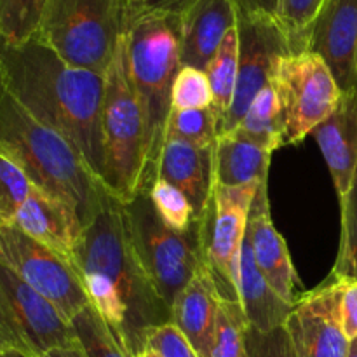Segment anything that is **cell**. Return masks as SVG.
Listing matches in <instances>:
<instances>
[{"mask_svg": "<svg viewBox=\"0 0 357 357\" xmlns=\"http://www.w3.org/2000/svg\"><path fill=\"white\" fill-rule=\"evenodd\" d=\"M246 236L253 248L255 261L265 281L271 284L279 298L284 300L289 305H295V286L298 282V275L293 267L284 239L272 223L267 181L258 187L257 197H255L250 218H248Z\"/></svg>", "mask_w": 357, "mask_h": 357, "instance_id": "9a60e30c", "label": "cell"}, {"mask_svg": "<svg viewBox=\"0 0 357 357\" xmlns=\"http://www.w3.org/2000/svg\"><path fill=\"white\" fill-rule=\"evenodd\" d=\"M181 66L204 70L211 63L225 35L237 26L234 0H194L180 16Z\"/></svg>", "mask_w": 357, "mask_h": 357, "instance_id": "e0dca14e", "label": "cell"}, {"mask_svg": "<svg viewBox=\"0 0 357 357\" xmlns=\"http://www.w3.org/2000/svg\"><path fill=\"white\" fill-rule=\"evenodd\" d=\"M206 73H208L209 84H211L213 110H215L216 121H218L220 136L227 114L232 107L237 75H239V33H237V26H234L225 35L218 51L206 68Z\"/></svg>", "mask_w": 357, "mask_h": 357, "instance_id": "cb8c5ba5", "label": "cell"}, {"mask_svg": "<svg viewBox=\"0 0 357 357\" xmlns=\"http://www.w3.org/2000/svg\"><path fill=\"white\" fill-rule=\"evenodd\" d=\"M7 351H10V349H9V345H7V342L3 340L2 333H0V352H7Z\"/></svg>", "mask_w": 357, "mask_h": 357, "instance_id": "7bdbcfd3", "label": "cell"}, {"mask_svg": "<svg viewBox=\"0 0 357 357\" xmlns=\"http://www.w3.org/2000/svg\"><path fill=\"white\" fill-rule=\"evenodd\" d=\"M124 16L139 13H164L181 16L194 0H121Z\"/></svg>", "mask_w": 357, "mask_h": 357, "instance_id": "8d00e7d4", "label": "cell"}, {"mask_svg": "<svg viewBox=\"0 0 357 357\" xmlns=\"http://www.w3.org/2000/svg\"><path fill=\"white\" fill-rule=\"evenodd\" d=\"M324 2L326 0H281L279 3L278 20L288 31L295 54L305 52V31L309 30Z\"/></svg>", "mask_w": 357, "mask_h": 357, "instance_id": "d6a6232c", "label": "cell"}, {"mask_svg": "<svg viewBox=\"0 0 357 357\" xmlns=\"http://www.w3.org/2000/svg\"><path fill=\"white\" fill-rule=\"evenodd\" d=\"M246 357H300V354L284 324L271 331L248 328Z\"/></svg>", "mask_w": 357, "mask_h": 357, "instance_id": "836d02e7", "label": "cell"}, {"mask_svg": "<svg viewBox=\"0 0 357 357\" xmlns=\"http://www.w3.org/2000/svg\"><path fill=\"white\" fill-rule=\"evenodd\" d=\"M146 347L155 351L160 357H199L183 333L173 323L155 328L149 335Z\"/></svg>", "mask_w": 357, "mask_h": 357, "instance_id": "e575fe53", "label": "cell"}, {"mask_svg": "<svg viewBox=\"0 0 357 357\" xmlns=\"http://www.w3.org/2000/svg\"><path fill=\"white\" fill-rule=\"evenodd\" d=\"M312 135L326 159L338 199L345 201L357 171V89L342 93L337 110Z\"/></svg>", "mask_w": 357, "mask_h": 357, "instance_id": "d6986e66", "label": "cell"}, {"mask_svg": "<svg viewBox=\"0 0 357 357\" xmlns=\"http://www.w3.org/2000/svg\"><path fill=\"white\" fill-rule=\"evenodd\" d=\"M72 326L86 357H132L119 344L115 335L93 305L73 317Z\"/></svg>", "mask_w": 357, "mask_h": 357, "instance_id": "4316f807", "label": "cell"}, {"mask_svg": "<svg viewBox=\"0 0 357 357\" xmlns=\"http://www.w3.org/2000/svg\"><path fill=\"white\" fill-rule=\"evenodd\" d=\"M213 107V91L208 73L194 66H181L171 91V108L201 110Z\"/></svg>", "mask_w": 357, "mask_h": 357, "instance_id": "1f68e13d", "label": "cell"}, {"mask_svg": "<svg viewBox=\"0 0 357 357\" xmlns=\"http://www.w3.org/2000/svg\"><path fill=\"white\" fill-rule=\"evenodd\" d=\"M122 206L139 261L160 298L171 309L197 268L204 264L197 220L187 232L171 229L160 218L145 190L129 202H122Z\"/></svg>", "mask_w": 357, "mask_h": 357, "instance_id": "52a82bcc", "label": "cell"}, {"mask_svg": "<svg viewBox=\"0 0 357 357\" xmlns=\"http://www.w3.org/2000/svg\"><path fill=\"white\" fill-rule=\"evenodd\" d=\"M122 38L129 77L145 121L146 164L142 190L150 192L157 180V166L166 142L171 91L181 68L180 16L164 13L128 14L124 16Z\"/></svg>", "mask_w": 357, "mask_h": 357, "instance_id": "277c9868", "label": "cell"}, {"mask_svg": "<svg viewBox=\"0 0 357 357\" xmlns=\"http://www.w3.org/2000/svg\"><path fill=\"white\" fill-rule=\"evenodd\" d=\"M135 357H160V356L157 354L155 351H152V349H149V347H146L145 351H142V352H139L138 356H135Z\"/></svg>", "mask_w": 357, "mask_h": 357, "instance_id": "ab89813d", "label": "cell"}, {"mask_svg": "<svg viewBox=\"0 0 357 357\" xmlns=\"http://www.w3.org/2000/svg\"><path fill=\"white\" fill-rule=\"evenodd\" d=\"M72 264L91 305L132 357L145 351L155 328L171 323V309L146 275L129 236L124 206L114 195L82 227Z\"/></svg>", "mask_w": 357, "mask_h": 357, "instance_id": "6da1fadb", "label": "cell"}, {"mask_svg": "<svg viewBox=\"0 0 357 357\" xmlns=\"http://www.w3.org/2000/svg\"><path fill=\"white\" fill-rule=\"evenodd\" d=\"M0 261L47 298L70 323L91 305L73 264L17 227H0Z\"/></svg>", "mask_w": 357, "mask_h": 357, "instance_id": "8fae6325", "label": "cell"}, {"mask_svg": "<svg viewBox=\"0 0 357 357\" xmlns=\"http://www.w3.org/2000/svg\"><path fill=\"white\" fill-rule=\"evenodd\" d=\"M271 152L229 135L216 139L215 181L225 187L267 181Z\"/></svg>", "mask_w": 357, "mask_h": 357, "instance_id": "7402d4cb", "label": "cell"}, {"mask_svg": "<svg viewBox=\"0 0 357 357\" xmlns=\"http://www.w3.org/2000/svg\"><path fill=\"white\" fill-rule=\"evenodd\" d=\"M166 139L194 143V145H215L218 139V121L213 107L201 110H174L167 117Z\"/></svg>", "mask_w": 357, "mask_h": 357, "instance_id": "83f0119b", "label": "cell"}, {"mask_svg": "<svg viewBox=\"0 0 357 357\" xmlns=\"http://www.w3.org/2000/svg\"><path fill=\"white\" fill-rule=\"evenodd\" d=\"M303 44L326 63L342 93L357 89V0H326Z\"/></svg>", "mask_w": 357, "mask_h": 357, "instance_id": "5bb4252c", "label": "cell"}, {"mask_svg": "<svg viewBox=\"0 0 357 357\" xmlns=\"http://www.w3.org/2000/svg\"><path fill=\"white\" fill-rule=\"evenodd\" d=\"M234 2H236L237 7H243V9L255 10V13H265L278 17L281 0H234Z\"/></svg>", "mask_w": 357, "mask_h": 357, "instance_id": "74e56055", "label": "cell"}, {"mask_svg": "<svg viewBox=\"0 0 357 357\" xmlns=\"http://www.w3.org/2000/svg\"><path fill=\"white\" fill-rule=\"evenodd\" d=\"M33 187L26 171L0 150V227L13 225Z\"/></svg>", "mask_w": 357, "mask_h": 357, "instance_id": "f1b7e54d", "label": "cell"}, {"mask_svg": "<svg viewBox=\"0 0 357 357\" xmlns=\"http://www.w3.org/2000/svg\"><path fill=\"white\" fill-rule=\"evenodd\" d=\"M149 195L159 216L171 229L178 230V232H187L192 229L195 222L194 208L180 188L171 185L169 181L157 178Z\"/></svg>", "mask_w": 357, "mask_h": 357, "instance_id": "4dcf8cb0", "label": "cell"}, {"mask_svg": "<svg viewBox=\"0 0 357 357\" xmlns=\"http://www.w3.org/2000/svg\"><path fill=\"white\" fill-rule=\"evenodd\" d=\"M215 145L166 139L160 152L157 178L169 181L187 195L195 218L204 213L215 187Z\"/></svg>", "mask_w": 357, "mask_h": 357, "instance_id": "ac0fdd59", "label": "cell"}, {"mask_svg": "<svg viewBox=\"0 0 357 357\" xmlns=\"http://www.w3.org/2000/svg\"><path fill=\"white\" fill-rule=\"evenodd\" d=\"M0 357H28V356L21 354V352H16V351H7V352H0Z\"/></svg>", "mask_w": 357, "mask_h": 357, "instance_id": "60d3db41", "label": "cell"}, {"mask_svg": "<svg viewBox=\"0 0 357 357\" xmlns=\"http://www.w3.org/2000/svg\"><path fill=\"white\" fill-rule=\"evenodd\" d=\"M282 108V146L296 145L338 108L342 91L319 56L296 52L282 56L271 75Z\"/></svg>", "mask_w": 357, "mask_h": 357, "instance_id": "ba28073f", "label": "cell"}, {"mask_svg": "<svg viewBox=\"0 0 357 357\" xmlns=\"http://www.w3.org/2000/svg\"><path fill=\"white\" fill-rule=\"evenodd\" d=\"M0 72L14 96L58 131L103 183L105 75L65 61L38 33L16 45L0 40Z\"/></svg>", "mask_w": 357, "mask_h": 357, "instance_id": "7a4b0ae2", "label": "cell"}, {"mask_svg": "<svg viewBox=\"0 0 357 357\" xmlns=\"http://www.w3.org/2000/svg\"><path fill=\"white\" fill-rule=\"evenodd\" d=\"M264 183V181H261ZM261 183L225 187L215 181L211 199L197 220L202 260L222 298L239 302V260L251 206Z\"/></svg>", "mask_w": 357, "mask_h": 357, "instance_id": "9c48e42d", "label": "cell"}, {"mask_svg": "<svg viewBox=\"0 0 357 357\" xmlns=\"http://www.w3.org/2000/svg\"><path fill=\"white\" fill-rule=\"evenodd\" d=\"M44 357H86V354L82 352L80 345H73V347L56 349V351H51Z\"/></svg>", "mask_w": 357, "mask_h": 357, "instance_id": "f35d334b", "label": "cell"}, {"mask_svg": "<svg viewBox=\"0 0 357 357\" xmlns=\"http://www.w3.org/2000/svg\"><path fill=\"white\" fill-rule=\"evenodd\" d=\"M220 302L222 296L215 279L202 264L171 307V323L183 333L199 357L208 356Z\"/></svg>", "mask_w": 357, "mask_h": 357, "instance_id": "ffe728a7", "label": "cell"}, {"mask_svg": "<svg viewBox=\"0 0 357 357\" xmlns=\"http://www.w3.org/2000/svg\"><path fill=\"white\" fill-rule=\"evenodd\" d=\"M47 0H0V40L23 44L38 33Z\"/></svg>", "mask_w": 357, "mask_h": 357, "instance_id": "484cf974", "label": "cell"}, {"mask_svg": "<svg viewBox=\"0 0 357 357\" xmlns=\"http://www.w3.org/2000/svg\"><path fill=\"white\" fill-rule=\"evenodd\" d=\"M342 204V237L331 278L357 281V171L351 190Z\"/></svg>", "mask_w": 357, "mask_h": 357, "instance_id": "f546056e", "label": "cell"}, {"mask_svg": "<svg viewBox=\"0 0 357 357\" xmlns=\"http://www.w3.org/2000/svg\"><path fill=\"white\" fill-rule=\"evenodd\" d=\"M237 295L251 328L260 331H271L284 326L291 316L293 305L279 298L261 275L257 261H255L253 248L248 236L244 237L243 250L239 260V281H237Z\"/></svg>", "mask_w": 357, "mask_h": 357, "instance_id": "44dd1931", "label": "cell"}, {"mask_svg": "<svg viewBox=\"0 0 357 357\" xmlns=\"http://www.w3.org/2000/svg\"><path fill=\"white\" fill-rule=\"evenodd\" d=\"M13 225L72 264L82 222L75 209L65 201L35 185Z\"/></svg>", "mask_w": 357, "mask_h": 357, "instance_id": "2e32d148", "label": "cell"}, {"mask_svg": "<svg viewBox=\"0 0 357 357\" xmlns=\"http://www.w3.org/2000/svg\"><path fill=\"white\" fill-rule=\"evenodd\" d=\"M347 357H357V338L351 342V347H349V356Z\"/></svg>", "mask_w": 357, "mask_h": 357, "instance_id": "b9f144b4", "label": "cell"}, {"mask_svg": "<svg viewBox=\"0 0 357 357\" xmlns=\"http://www.w3.org/2000/svg\"><path fill=\"white\" fill-rule=\"evenodd\" d=\"M101 142L105 153V187L115 199L129 202L142 190L146 153L145 121L129 77L122 37L105 73Z\"/></svg>", "mask_w": 357, "mask_h": 357, "instance_id": "5b68a950", "label": "cell"}, {"mask_svg": "<svg viewBox=\"0 0 357 357\" xmlns=\"http://www.w3.org/2000/svg\"><path fill=\"white\" fill-rule=\"evenodd\" d=\"M248 328L250 323L241 303L222 298L206 357H246Z\"/></svg>", "mask_w": 357, "mask_h": 357, "instance_id": "d4e9b609", "label": "cell"}, {"mask_svg": "<svg viewBox=\"0 0 357 357\" xmlns=\"http://www.w3.org/2000/svg\"><path fill=\"white\" fill-rule=\"evenodd\" d=\"M340 281L331 278L296 298L286 321L300 357H347L351 342L340 324Z\"/></svg>", "mask_w": 357, "mask_h": 357, "instance_id": "4fadbf2b", "label": "cell"}, {"mask_svg": "<svg viewBox=\"0 0 357 357\" xmlns=\"http://www.w3.org/2000/svg\"><path fill=\"white\" fill-rule=\"evenodd\" d=\"M340 281V324L349 342L357 338V281L338 279Z\"/></svg>", "mask_w": 357, "mask_h": 357, "instance_id": "d590c367", "label": "cell"}, {"mask_svg": "<svg viewBox=\"0 0 357 357\" xmlns=\"http://www.w3.org/2000/svg\"><path fill=\"white\" fill-rule=\"evenodd\" d=\"M237 7V6H236ZM239 75L232 107L220 136L232 131L264 87L271 84L272 70L282 56L295 54L288 31L275 16L237 7Z\"/></svg>", "mask_w": 357, "mask_h": 357, "instance_id": "7c38bea8", "label": "cell"}, {"mask_svg": "<svg viewBox=\"0 0 357 357\" xmlns=\"http://www.w3.org/2000/svg\"><path fill=\"white\" fill-rule=\"evenodd\" d=\"M0 333L10 351L44 357L79 345L72 323L0 261Z\"/></svg>", "mask_w": 357, "mask_h": 357, "instance_id": "30bf717a", "label": "cell"}, {"mask_svg": "<svg viewBox=\"0 0 357 357\" xmlns=\"http://www.w3.org/2000/svg\"><path fill=\"white\" fill-rule=\"evenodd\" d=\"M0 150L13 157L33 185L72 206L82 227L112 197L75 149L31 114L0 72Z\"/></svg>", "mask_w": 357, "mask_h": 357, "instance_id": "3957f363", "label": "cell"}, {"mask_svg": "<svg viewBox=\"0 0 357 357\" xmlns=\"http://www.w3.org/2000/svg\"><path fill=\"white\" fill-rule=\"evenodd\" d=\"M282 131L284 119L281 103L274 87L268 84L257 94L239 124L227 135L272 153L282 146Z\"/></svg>", "mask_w": 357, "mask_h": 357, "instance_id": "603a6c76", "label": "cell"}, {"mask_svg": "<svg viewBox=\"0 0 357 357\" xmlns=\"http://www.w3.org/2000/svg\"><path fill=\"white\" fill-rule=\"evenodd\" d=\"M124 31L121 0H47L38 35L65 61L105 75Z\"/></svg>", "mask_w": 357, "mask_h": 357, "instance_id": "8992f818", "label": "cell"}]
</instances>
